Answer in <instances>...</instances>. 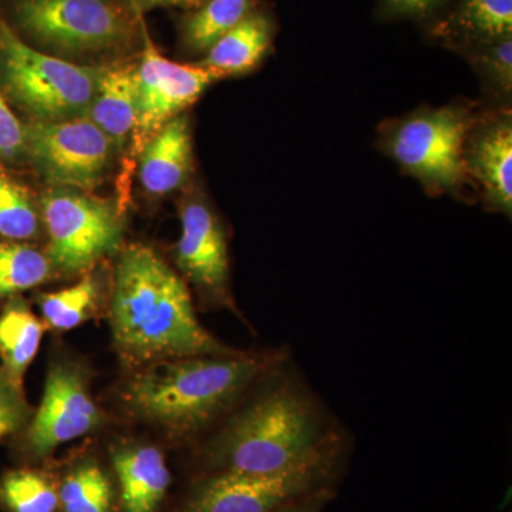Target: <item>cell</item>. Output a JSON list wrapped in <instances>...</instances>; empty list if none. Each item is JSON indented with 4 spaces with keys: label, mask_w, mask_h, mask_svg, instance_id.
<instances>
[{
    "label": "cell",
    "mask_w": 512,
    "mask_h": 512,
    "mask_svg": "<svg viewBox=\"0 0 512 512\" xmlns=\"http://www.w3.org/2000/svg\"><path fill=\"white\" fill-rule=\"evenodd\" d=\"M110 325L117 355L130 370L158 360L241 353L202 326L184 279L143 244L121 252Z\"/></svg>",
    "instance_id": "6da1fadb"
},
{
    "label": "cell",
    "mask_w": 512,
    "mask_h": 512,
    "mask_svg": "<svg viewBox=\"0 0 512 512\" xmlns=\"http://www.w3.org/2000/svg\"><path fill=\"white\" fill-rule=\"evenodd\" d=\"M281 353L158 360L131 370L120 402L134 419L190 440L220 420L256 382L281 365Z\"/></svg>",
    "instance_id": "7a4b0ae2"
},
{
    "label": "cell",
    "mask_w": 512,
    "mask_h": 512,
    "mask_svg": "<svg viewBox=\"0 0 512 512\" xmlns=\"http://www.w3.org/2000/svg\"><path fill=\"white\" fill-rule=\"evenodd\" d=\"M272 372L261 392L208 441L204 457L212 471L281 470L311 453L332 433L311 392L295 376Z\"/></svg>",
    "instance_id": "3957f363"
},
{
    "label": "cell",
    "mask_w": 512,
    "mask_h": 512,
    "mask_svg": "<svg viewBox=\"0 0 512 512\" xmlns=\"http://www.w3.org/2000/svg\"><path fill=\"white\" fill-rule=\"evenodd\" d=\"M104 70L39 52L0 22V87L32 121L87 116Z\"/></svg>",
    "instance_id": "277c9868"
},
{
    "label": "cell",
    "mask_w": 512,
    "mask_h": 512,
    "mask_svg": "<svg viewBox=\"0 0 512 512\" xmlns=\"http://www.w3.org/2000/svg\"><path fill=\"white\" fill-rule=\"evenodd\" d=\"M342 440L333 430L311 453L271 473L214 471L191 491L183 512H274L328 488L338 470Z\"/></svg>",
    "instance_id": "5b68a950"
},
{
    "label": "cell",
    "mask_w": 512,
    "mask_h": 512,
    "mask_svg": "<svg viewBox=\"0 0 512 512\" xmlns=\"http://www.w3.org/2000/svg\"><path fill=\"white\" fill-rule=\"evenodd\" d=\"M47 256L66 274L92 271L101 259L123 244V214L119 205L72 188H55L40 200Z\"/></svg>",
    "instance_id": "8992f818"
},
{
    "label": "cell",
    "mask_w": 512,
    "mask_h": 512,
    "mask_svg": "<svg viewBox=\"0 0 512 512\" xmlns=\"http://www.w3.org/2000/svg\"><path fill=\"white\" fill-rule=\"evenodd\" d=\"M16 19L36 43L70 57L114 52L134 35L114 0H18Z\"/></svg>",
    "instance_id": "52a82bcc"
},
{
    "label": "cell",
    "mask_w": 512,
    "mask_h": 512,
    "mask_svg": "<svg viewBox=\"0 0 512 512\" xmlns=\"http://www.w3.org/2000/svg\"><path fill=\"white\" fill-rule=\"evenodd\" d=\"M23 151L55 188L90 191L103 181L114 148L89 117L23 126Z\"/></svg>",
    "instance_id": "ba28073f"
},
{
    "label": "cell",
    "mask_w": 512,
    "mask_h": 512,
    "mask_svg": "<svg viewBox=\"0 0 512 512\" xmlns=\"http://www.w3.org/2000/svg\"><path fill=\"white\" fill-rule=\"evenodd\" d=\"M468 127L466 114L450 107L423 111L396 124L386 148L404 170L429 187L453 188L467 171Z\"/></svg>",
    "instance_id": "9c48e42d"
},
{
    "label": "cell",
    "mask_w": 512,
    "mask_h": 512,
    "mask_svg": "<svg viewBox=\"0 0 512 512\" xmlns=\"http://www.w3.org/2000/svg\"><path fill=\"white\" fill-rule=\"evenodd\" d=\"M106 414L90 390V373L72 360H57L47 370L42 403L26 424L22 448L33 460L99 430Z\"/></svg>",
    "instance_id": "30bf717a"
},
{
    "label": "cell",
    "mask_w": 512,
    "mask_h": 512,
    "mask_svg": "<svg viewBox=\"0 0 512 512\" xmlns=\"http://www.w3.org/2000/svg\"><path fill=\"white\" fill-rule=\"evenodd\" d=\"M144 49L138 70V110L130 141V160L174 117L200 99L220 74L207 67L188 66L165 59L143 26Z\"/></svg>",
    "instance_id": "8fae6325"
},
{
    "label": "cell",
    "mask_w": 512,
    "mask_h": 512,
    "mask_svg": "<svg viewBox=\"0 0 512 512\" xmlns=\"http://www.w3.org/2000/svg\"><path fill=\"white\" fill-rule=\"evenodd\" d=\"M175 264L197 289L204 305L229 309L241 318L229 286L227 235L205 202L192 200L181 208Z\"/></svg>",
    "instance_id": "7c38bea8"
},
{
    "label": "cell",
    "mask_w": 512,
    "mask_h": 512,
    "mask_svg": "<svg viewBox=\"0 0 512 512\" xmlns=\"http://www.w3.org/2000/svg\"><path fill=\"white\" fill-rule=\"evenodd\" d=\"M138 177L148 195L163 197L187 181L192 168L190 121L174 117L141 150Z\"/></svg>",
    "instance_id": "4fadbf2b"
},
{
    "label": "cell",
    "mask_w": 512,
    "mask_h": 512,
    "mask_svg": "<svg viewBox=\"0 0 512 512\" xmlns=\"http://www.w3.org/2000/svg\"><path fill=\"white\" fill-rule=\"evenodd\" d=\"M123 512H157L171 484L164 454L154 446L131 444L111 453Z\"/></svg>",
    "instance_id": "5bb4252c"
},
{
    "label": "cell",
    "mask_w": 512,
    "mask_h": 512,
    "mask_svg": "<svg viewBox=\"0 0 512 512\" xmlns=\"http://www.w3.org/2000/svg\"><path fill=\"white\" fill-rule=\"evenodd\" d=\"M138 110L137 64L106 67L87 117L109 138L114 151L130 146Z\"/></svg>",
    "instance_id": "9a60e30c"
},
{
    "label": "cell",
    "mask_w": 512,
    "mask_h": 512,
    "mask_svg": "<svg viewBox=\"0 0 512 512\" xmlns=\"http://www.w3.org/2000/svg\"><path fill=\"white\" fill-rule=\"evenodd\" d=\"M274 26L264 13L252 10L215 43L200 66L221 77L247 73L261 62L271 47Z\"/></svg>",
    "instance_id": "2e32d148"
},
{
    "label": "cell",
    "mask_w": 512,
    "mask_h": 512,
    "mask_svg": "<svg viewBox=\"0 0 512 512\" xmlns=\"http://www.w3.org/2000/svg\"><path fill=\"white\" fill-rule=\"evenodd\" d=\"M467 170L484 185L488 200L498 210L511 214L512 128L510 121L495 124L474 141L466 158Z\"/></svg>",
    "instance_id": "e0dca14e"
},
{
    "label": "cell",
    "mask_w": 512,
    "mask_h": 512,
    "mask_svg": "<svg viewBox=\"0 0 512 512\" xmlns=\"http://www.w3.org/2000/svg\"><path fill=\"white\" fill-rule=\"evenodd\" d=\"M47 326L19 299L0 313V360L3 375L23 389V379L39 352Z\"/></svg>",
    "instance_id": "ac0fdd59"
},
{
    "label": "cell",
    "mask_w": 512,
    "mask_h": 512,
    "mask_svg": "<svg viewBox=\"0 0 512 512\" xmlns=\"http://www.w3.org/2000/svg\"><path fill=\"white\" fill-rule=\"evenodd\" d=\"M100 296V282L96 276L86 275L70 288L40 295L42 320L47 328L59 332L79 328L99 309Z\"/></svg>",
    "instance_id": "d6986e66"
},
{
    "label": "cell",
    "mask_w": 512,
    "mask_h": 512,
    "mask_svg": "<svg viewBox=\"0 0 512 512\" xmlns=\"http://www.w3.org/2000/svg\"><path fill=\"white\" fill-rule=\"evenodd\" d=\"M49 256L26 242L0 239V298H13L52 278Z\"/></svg>",
    "instance_id": "ffe728a7"
},
{
    "label": "cell",
    "mask_w": 512,
    "mask_h": 512,
    "mask_svg": "<svg viewBox=\"0 0 512 512\" xmlns=\"http://www.w3.org/2000/svg\"><path fill=\"white\" fill-rule=\"evenodd\" d=\"M251 0H208L184 23V45L192 52H208L225 33L254 10Z\"/></svg>",
    "instance_id": "44dd1931"
},
{
    "label": "cell",
    "mask_w": 512,
    "mask_h": 512,
    "mask_svg": "<svg viewBox=\"0 0 512 512\" xmlns=\"http://www.w3.org/2000/svg\"><path fill=\"white\" fill-rule=\"evenodd\" d=\"M113 485L96 461H84L64 477L59 488L63 512H113Z\"/></svg>",
    "instance_id": "7402d4cb"
},
{
    "label": "cell",
    "mask_w": 512,
    "mask_h": 512,
    "mask_svg": "<svg viewBox=\"0 0 512 512\" xmlns=\"http://www.w3.org/2000/svg\"><path fill=\"white\" fill-rule=\"evenodd\" d=\"M0 507L6 512H57L59 490L40 471L10 470L0 478Z\"/></svg>",
    "instance_id": "603a6c76"
},
{
    "label": "cell",
    "mask_w": 512,
    "mask_h": 512,
    "mask_svg": "<svg viewBox=\"0 0 512 512\" xmlns=\"http://www.w3.org/2000/svg\"><path fill=\"white\" fill-rule=\"evenodd\" d=\"M42 218L28 192L0 173V239L26 242L37 237Z\"/></svg>",
    "instance_id": "cb8c5ba5"
},
{
    "label": "cell",
    "mask_w": 512,
    "mask_h": 512,
    "mask_svg": "<svg viewBox=\"0 0 512 512\" xmlns=\"http://www.w3.org/2000/svg\"><path fill=\"white\" fill-rule=\"evenodd\" d=\"M458 28L485 42L511 37L512 0H461Z\"/></svg>",
    "instance_id": "d4e9b609"
},
{
    "label": "cell",
    "mask_w": 512,
    "mask_h": 512,
    "mask_svg": "<svg viewBox=\"0 0 512 512\" xmlns=\"http://www.w3.org/2000/svg\"><path fill=\"white\" fill-rule=\"evenodd\" d=\"M32 412L23 389L10 382L0 370V440L25 429Z\"/></svg>",
    "instance_id": "484cf974"
},
{
    "label": "cell",
    "mask_w": 512,
    "mask_h": 512,
    "mask_svg": "<svg viewBox=\"0 0 512 512\" xmlns=\"http://www.w3.org/2000/svg\"><path fill=\"white\" fill-rule=\"evenodd\" d=\"M23 153V126L0 90V158L13 160Z\"/></svg>",
    "instance_id": "4316f807"
},
{
    "label": "cell",
    "mask_w": 512,
    "mask_h": 512,
    "mask_svg": "<svg viewBox=\"0 0 512 512\" xmlns=\"http://www.w3.org/2000/svg\"><path fill=\"white\" fill-rule=\"evenodd\" d=\"M493 46L485 53V60L490 70H493L495 76L503 80L505 86L511 83V56L512 42L511 37L505 39L494 40Z\"/></svg>",
    "instance_id": "83f0119b"
},
{
    "label": "cell",
    "mask_w": 512,
    "mask_h": 512,
    "mask_svg": "<svg viewBox=\"0 0 512 512\" xmlns=\"http://www.w3.org/2000/svg\"><path fill=\"white\" fill-rule=\"evenodd\" d=\"M383 8L393 16H427L440 5L441 0H382Z\"/></svg>",
    "instance_id": "f1b7e54d"
},
{
    "label": "cell",
    "mask_w": 512,
    "mask_h": 512,
    "mask_svg": "<svg viewBox=\"0 0 512 512\" xmlns=\"http://www.w3.org/2000/svg\"><path fill=\"white\" fill-rule=\"evenodd\" d=\"M330 488H322V490L315 491V493L305 495L299 500L292 501V503L284 505L274 512H322L325 510L326 505L333 498Z\"/></svg>",
    "instance_id": "f546056e"
},
{
    "label": "cell",
    "mask_w": 512,
    "mask_h": 512,
    "mask_svg": "<svg viewBox=\"0 0 512 512\" xmlns=\"http://www.w3.org/2000/svg\"><path fill=\"white\" fill-rule=\"evenodd\" d=\"M137 10H150L156 8H170V6H183V8H200L208 0H133Z\"/></svg>",
    "instance_id": "4dcf8cb0"
}]
</instances>
